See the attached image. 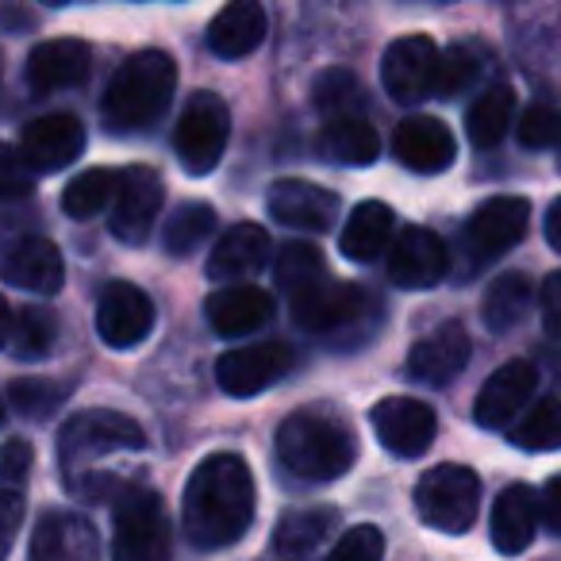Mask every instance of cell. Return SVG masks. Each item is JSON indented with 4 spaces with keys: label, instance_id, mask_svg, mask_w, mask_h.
<instances>
[{
    "label": "cell",
    "instance_id": "12",
    "mask_svg": "<svg viewBox=\"0 0 561 561\" xmlns=\"http://www.w3.org/2000/svg\"><path fill=\"white\" fill-rule=\"evenodd\" d=\"M530 224V201L527 196H492L469 216L466 224V247L473 262H492L523 242Z\"/></svg>",
    "mask_w": 561,
    "mask_h": 561
},
{
    "label": "cell",
    "instance_id": "44",
    "mask_svg": "<svg viewBox=\"0 0 561 561\" xmlns=\"http://www.w3.org/2000/svg\"><path fill=\"white\" fill-rule=\"evenodd\" d=\"M35 170L24 162V154H20V147H9L4 150V193L9 196H27L35 185Z\"/></svg>",
    "mask_w": 561,
    "mask_h": 561
},
{
    "label": "cell",
    "instance_id": "35",
    "mask_svg": "<svg viewBox=\"0 0 561 561\" xmlns=\"http://www.w3.org/2000/svg\"><path fill=\"white\" fill-rule=\"evenodd\" d=\"M507 443L519 446V450H530V454L558 450L561 446V400L558 397L535 400V404L507 427Z\"/></svg>",
    "mask_w": 561,
    "mask_h": 561
},
{
    "label": "cell",
    "instance_id": "25",
    "mask_svg": "<svg viewBox=\"0 0 561 561\" xmlns=\"http://www.w3.org/2000/svg\"><path fill=\"white\" fill-rule=\"evenodd\" d=\"M270 262V231L262 224H234L219 234V242L208 254V273L216 280L242 285L250 273H257Z\"/></svg>",
    "mask_w": 561,
    "mask_h": 561
},
{
    "label": "cell",
    "instance_id": "28",
    "mask_svg": "<svg viewBox=\"0 0 561 561\" xmlns=\"http://www.w3.org/2000/svg\"><path fill=\"white\" fill-rule=\"evenodd\" d=\"M392 231H397V216L385 201H362L358 208L346 216L343 234H339V250L351 262H374L385 247H392Z\"/></svg>",
    "mask_w": 561,
    "mask_h": 561
},
{
    "label": "cell",
    "instance_id": "43",
    "mask_svg": "<svg viewBox=\"0 0 561 561\" xmlns=\"http://www.w3.org/2000/svg\"><path fill=\"white\" fill-rule=\"evenodd\" d=\"M32 461H35V450L27 438H9L4 443V458H0V469H4V481H9V489H20L24 484V477L32 473Z\"/></svg>",
    "mask_w": 561,
    "mask_h": 561
},
{
    "label": "cell",
    "instance_id": "11",
    "mask_svg": "<svg viewBox=\"0 0 561 561\" xmlns=\"http://www.w3.org/2000/svg\"><path fill=\"white\" fill-rule=\"evenodd\" d=\"M438 62H443V50H438L427 35H404V39L392 43L381 58L385 93L400 104L423 101V96L435 93Z\"/></svg>",
    "mask_w": 561,
    "mask_h": 561
},
{
    "label": "cell",
    "instance_id": "38",
    "mask_svg": "<svg viewBox=\"0 0 561 561\" xmlns=\"http://www.w3.org/2000/svg\"><path fill=\"white\" fill-rule=\"evenodd\" d=\"M366 104L362 81L351 70H323L316 78V108L331 119H354V112Z\"/></svg>",
    "mask_w": 561,
    "mask_h": 561
},
{
    "label": "cell",
    "instance_id": "23",
    "mask_svg": "<svg viewBox=\"0 0 561 561\" xmlns=\"http://www.w3.org/2000/svg\"><path fill=\"white\" fill-rule=\"evenodd\" d=\"M204 316H208L211 331L224 339L234 335H254L265 323L273 320V297L250 280L242 285H227V289L211 293L208 305H204Z\"/></svg>",
    "mask_w": 561,
    "mask_h": 561
},
{
    "label": "cell",
    "instance_id": "15",
    "mask_svg": "<svg viewBox=\"0 0 561 561\" xmlns=\"http://www.w3.org/2000/svg\"><path fill=\"white\" fill-rule=\"evenodd\" d=\"M450 270V250L427 227H404L389 247V277L400 289H435Z\"/></svg>",
    "mask_w": 561,
    "mask_h": 561
},
{
    "label": "cell",
    "instance_id": "8",
    "mask_svg": "<svg viewBox=\"0 0 561 561\" xmlns=\"http://www.w3.org/2000/svg\"><path fill=\"white\" fill-rule=\"evenodd\" d=\"M293 358H297L293 346L280 343V339L239 346V351H227L216 358V385L227 397H257V392H265L289 374Z\"/></svg>",
    "mask_w": 561,
    "mask_h": 561
},
{
    "label": "cell",
    "instance_id": "3",
    "mask_svg": "<svg viewBox=\"0 0 561 561\" xmlns=\"http://www.w3.org/2000/svg\"><path fill=\"white\" fill-rule=\"evenodd\" d=\"M142 446H147V431L131 415L93 408V412H78L66 420L62 435H58V469L73 496H85V489L101 473L96 466L108 454H139Z\"/></svg>",
    "mask_w": 561,
    "mask_h": 561
},
{
    "label": "cell",
    "instance_id": "47",
    "mask_svg": "<svg viewBox=\"0 0 561 561\" xmlns=\"http://www.w3.org/2000/svg\"><path fill=\"white\" fill-rule=\"evenodd\" d=\"M20 519H24V496H20V489H9L4 492V550H9L12 538H16Z\"/></svg>",
    "mask_w": 561,
    "mask_h": 561
},
{
    "label": "cell",
    "instance_id": "42",
    "mask_svg": "<svg viewBox=\"0 0 561 561\" xmlns=\"http://www.w3.org/2000/svg\"><path fill=\"white\" fill-rule=\"evenodd\" d=\"M561 139V116L558 108L550 104H530L523 108V119H519V142L530 150H542V147H553Z\"/></svg>",
    "mask_w": 561,
    "mask_h": 561
},
{
    "label": "cell",
    "instance_id": "24",
    "mask_svg": "<svg viewBox=\"0 0 561 561\" xmlns=\"http://www.w3.org/2000/svg\"><path fill=\"white\" fill-rule=\"evenodd\" d=\"M89 47L81 39H47L27 55V85L35 93H58L73 89L89 78Z\"/></svg>",
    "mask_w": 561,
    "mask_h": 561
},
{
    "label": "cell",
    "instance_id": "41",
    "mask_svg": "<svg viewBox=\"0 0 561 561\" xmlns=\"http://www.w3.org/2000/svg\"><path fill=\"white\" fill-rule=\"evenodd\" d=\"M328 561H385V535L374 523H358L331 546Z\"/></svg>",
    "mask_w": 561,
    "mask_h": 561
},
{
    "label": "cell",
    "instance_id": "39",
    "mask_svg": "<svg viewBox=\"0 0 561 561\" xmlns=\"http://www.w3.org/2000/svg\"><path fill=\"white\" fill-rule=\"evenodd\" d=\"M66 392L62 385L47 381V377H16L9 385V404L27 420H50L62 408Z\"/></svg>",
    "mask_w": 561,
    "mask_h": 561
},
{
    "label": "cell",
    "instance_id": "13",
    "mask_svg": "<svg viewBox=\"0 0 561 561\" xmlns=\"http://www.w3.org/2000/svg\"><path fill=\"white\" fill-rule=\"evenodd\" d=\"M535 389H538V369L530 366V362H523V358L504 362V366L481 385V392H477V404H473L477 427H484V431L512 427L523 408L535 400Z\"/></svg>",
    "mask_w": 561,
    "mask_h": 561
},
{
    "label": "cell",
    "instance_id": "32",
    "mask_svg": "<svg viewBox=\"0 0 561 561\" xmlns=\"http://www.w3.org/2000/svg\"><path fill=\"white\" fill-rule=\"evenodd\" d=\"M512 119H515V93H512V85L484 89V93L473 101V108H469V116H466L469 142H473L477 150L500 147V139L507 135Z\"/></svg>",
    "mask_w": 561,
    "mask_h": 561
},
{
    "label": "cell",
    "instance_id": "30",
    "mask_svg": "<svg viewBox=\"0 0 561 561\" xmlns=\"http://www.w3.org/2000/svg\"><path fill=\"white\" fill-rule=\"evenodd\" d=\"M316 150L323 162L339 165H374L381 154V139L366 119H328L316 135Z\"/></svg>",
    "mask_w": 561,
    "mask_h": 561
},
{
    "label": "cell",
    "instance_id": "40",
    "mask_svg": "<svg viewBox=\"0 0 561 561\" xmlns=\"http://www.w3.org/2000/svg\"><path fill=\"white\" fill-rule=\"evenodd\" d=\"M477 78H481V58H477V50L466 47V43H454V47L443 50L435 93L438 96H458V93H466Z\"/></svg>",
    "mask_w": 561,
    "mask_h": 561
},
{
    "label": "cell",
    "instance_id": "22",
    "mask_svg": "<svg viewBox=\"0 0 561 561\" xmlns=\"http://www.w3.org/2000/svg\"><path fill=\"white\" fill-rule=\"evenodd\" d=\"M542 523V500L530 484H507L504 492L492 504V523L489 535L504 558H519L530 542H535V530Z\"/></svg>",
    "mask_w": 561,
    "mask_h": 561
},
{
    "label": "cell",
    "instance_id": "16",
    "mask_svg": "<svg viewBox=\"0 0 561 561\" xmlns=\"http://www.w3.org/2000/svg\"><path fill=\"white\" fill-rule=\"evenodd\" d=\"M293 300V320L297 328L312 331V335H328V331L351 328L354 320L366 316V293L358 285H346V280H316L312 289L297 293Z\"/></svg>",
    "mask_w": 561,
    "mask_h": 561
},
{
    "label": "cell",
    "instance_id": "34",
    "mask_svg": "<svg viewBox=\"0 0 561 561\" xmlns=\"http://www.w3.org/2000/svg\"><path fill=\"white\" fill-rule=\"evenodd\" d=\"M216 234V208L204 201H185L162 227V247L170 257H185L201 250Z\"/></svg>",
    "mask_w": 561,
    "mask_h": 561
},
{
    "label": "cell",
    "instance_id": "26",
    "mask_svg": "<svg viewBox=\"0 0 561 561\" xmlns=\"http://www.w3.org/2000/svg\"><path fill=\"white\" fill-rule=\"evenodd\" d=\"M4 280L12 289L55 297L66 280L62 254H58V247L50 239H20L4 257Z\"/></svg>",
    "mask_w": 561,
    "mask_h": 561
},
{
    "label": "cell",
    "instance_id": "18",
    "mask_svg": "<svg viewBox=\"0 0 561 561\" xmlns=\"http://www.w3.org/2000/svg\"><path fill=\"white\" fill-rule=\"evenodd\" d=\"M16 147L35 173L62 170V165L78 162V154L85 150V127H81V119L70 116V112H50V116L32 119V124L20 131Z\"/></svg>",
    "mask_w": 561,
    "mask_h": 561
},
{
    "label": "cell",
    "instance_id": "36",
    "mask_svg": "<svg viewBox=\"0 0 561 561\" xmlns=\"http://www.w3.org/2000/svg\"><path fill=\"white\" fill-rule=\"evenodd\" d=\"M116 188H119L116 170H104V165L85 170L62 188V211L70 219H78V224L81 219H93V216H101L112 201H116Z\"/></svg>",
    "mask_w": 561,
    "mask_h": 561
},
{
    "label": "cell",
    "instance_id": "2",
    "mask_svg": "<svg viewBox=\"0 0 561 561\" xmlns=\"http://www.w3.org/2000/svg\"><path fill=\"white\" fill-rule=\"evenodd\" d=\"M277 461L297 481H339L358 461V435L351 423L323 408H300L277 427Z\"/></svg>",
    "mask_w": 561,
    "mask_h": 561
},
{
    "label": "cell",
    "instance_id": "48",
    "mask_svg": "<svg viewBox=\"0 0 561 561\" xmlns=\"http://www.w3.org/2000/svg\"><path fill=\"white\" fill-rule=\"evenodd\" d=\"M546 242L561 254V196L550 204V211H546Z\"/></svg>",
    "mask_w": 561,
    "mask_h": 561
},
{
    "label": "cell",
    "instance_id": "46",
    "mask_svg": "<svg viewBox=\"0 0 561 561\" xmlns=\"http://www.w3.org/2000/svg\"><path fill=\"white\" fill-rule=\"evenodd\" d=\"M538 500H542V523L553 535H561V473H553L550 481L542 484Z\"/></svg>",
    "mask_w": 561,
    "mask_h": 561
},
{
    "label": "cell",
    "instance_id": "1",
    "mask_svg": "<svg viewBox=\"0 0 561 561\" xmlns=\"http://www.w3.org/2000/svg\"><path fill=\"white\" fill-rule=\"evenodd\" d=\"M254 473L239 454H208L181 496V527L196 550H227L254 523Z\"/></svg>",
    "mask_w": 561,
    "mask_h": 561
},
{
    "label": "cell",
    "instance_id": "6",
    "mask_svg": "<svg viewBox=\"0 0 561 561\" xmlns=\"http://www.w3.org/2000/svg\"><path fill=\"white\" fill-rule=\"evenodd\" d=\"M415 512L443 535H466L481 512V477L469 466H435L415 484Z\"/></svg>",
    "mask_w": 561,
    "mask_h": 561
},
{
    "label": "cell",
    "instance_id": "4",
    "mask_svg": "<svg viewBox=\"0 0 561 561\" xmlns=\"http://www.w3.org/2000/svg\"><path fill=\"white\" fill-rule=\"evenodd\" d=\"M178 89V66L165 50H139L124 58L104 89V124L112 131H147L165 116Z\"/></svg>",
    "mask_w": 561,
    "mask_h": 561
},
{
    "label": "cell",
    "instance_id": "31",
    "mask_svg": "<svg viewBox=\"0 0 561 561\" xmlns=\"http://www.w3.org/2000/svg\"><path fill=\"white\" fill-rule=\"evenodd\" d=\"M530 305H535V289H530L527 273H500L489 285V293H484V328L504 335V331L519 328L527 320Z\"/></svg>",
    "mask_w": 561,
    "mask_h": 561
},
{
    "label": "cell",
    "instance_id": "27",
    "mask_svg": "<svg viewBox=\"0 0 561 561\" xmlns=\"http://www.w3.org/2000/svg\"><path fill=\"white\" fill-rule=\"evenodd\" d=\"M265 39V9L262 0H227L208 24V47L216 58H247L262 47Z\"/></svg>",
    "mask_w": 561,
    "mask_h": 561
},
{
    "label": "cell",
    "instance_id": "17",
    "mask_svg": "<svg viewBox=\"0 0 561 561\" xmlns=\"http://www.w3.org/2000/svg\"><path fill=\"white\" fill-rule=\"evenodd\" d=\"M150 328H154V305L147 293L131 280H112L96 300V331L104 343L127 351V346H139Z\"/></svg>",
    "mask_w": 561,
    "mask_h": 561
},
{
    "label": "cell",
    "instance_id": "19",
    "mask_svg": "<svg viewBox=\"0 0 561 561\" xmlns=\"http://www.w3.org/2000/svg\"><path fill=\"white\" fill-rule=\"evenodd\" d=\"M27 561H101V535L78 512H43Z\"/></svg>",
    "mask_w": 561,
    "mask_h": 561
},
{
    "label": "cell",
    "instance_id": "21",
    "mask_svg": "<svg viewBox=\"0 0 561 561\" xmlns=\"http://www.w3.org/2000/svg\"><path fill=\"white\" fill-rule=\"evenodd\" d=\"M392 154L412 173H443L458 158V139L435 116H412L392 135Z\"/></svg>",
    "mask_w": 561,
    "mask_h": 561
},
{
    "label": "cell",
    "instance_id": "7",
    "mask_svg": "<svg viewBox=\"0 0 561 561\" xmlns=\"http://www.w3.org/2000/svg\"><path fill=\"white\" fill-rule=\"evenodd\" d=\"M227 135H231V112L216 93H193L185 101V112L173 131V150L185 173L204 178L219 165L227 150Z\"/></svg>",
    "mask_w": 561,
    "mask_h": 561
},
{
    "label": "cell",
    "instance_id": "9",
    "mask_svg": "<svg viewBox=\"0 0 561 561\" xmlns=\"http://www.w3.org/2000/svg\"><path fill=\"white\" fill-rule=\"evenodd\" d=\"M165 201V188L162 178H158L150 165H127L119 173V188H116V201H112V234L127 247H142L154 231V219L162 211Z\"/></svg>",
    "mask_w": 561,
    "mask_h": 561
},
{
    "label": "cell",
    "instance_id": "33",
    "mask_svg": "<svg viewBox=\"0 0 561 561\" xmlns=\"http://www.w3.org/2000/svg\"><path fill=\"white\" fill-rule=\"evenodd\" d=\"M58 339V320L50 308L43 305H24L9 316V354L12 358H47L50 346Z\"/></svg>",
    "mask_w": 561,
    "mask_h": 561
},
{
    "label": "cell",
    "instance_id": "10",
    "mask_svg": "<svg viewBox=\"0 0 561 561\" xmlns=\"http://www.w3.org/2000/svg\"><path fill=\"white\" fill-rule=\"evenodd\" d=\"M369 423L377 431V443L397 458H423L438 435V420L431 404L415 397H385L374 404Z\"/></svg>",
    "mask_w": 561,
    "mask_h": 561
},
{
    "label": "cell",
    "instance_id": "45",
    "mask_svg": "<svg viewBox=\"0 0 561 561\" xmlns=\"http://www.w3.org/2000/svg\"><path fill=\"white\" fill-rule=\"evenodd\" d=\"M538 308H542V323L550 335H561V270L550 273L538 293Z\"/></svg>",
    "mask_w": 561,
    "mask_h": 561
},
{
    "label": "cell",
    "instance_id": "29",
    "mask_svg": "<svg viewBox=\"0 0 561 561\" xmlns=\"http://www.w3.org/2000/svg\"><path fill=\"white\" fill-rule=\"evenodd\" d=\"M335 523V507H297V512H285L277 527H273V550H277L280 561H308L328 542Z\"/></svg>",
    "mask_w": 561,
    "mask_h": 561
},
{
    "label": "cell",
    "instance_id": "37",
    "mask_svg": "<svg viewBox=\"0 0 561 561\" xmlns=\"http://www.w3.org/2000/svg\"><path fill=\"white\" fill-rule=\"evenodd\" d=\"M273 277H277V289L285 297H297V293L312 289L316 280L328 277V262H323L320 247H312V242H289L277 254Z\"/></svg>",
    "mask_w": 561,
    "mask_h": 561
},
{
    "label": "cell",
    "instance_id": "20",
    "mask_svg": "<svg viewBox=\"0 0 561 561\" xmlns=\"http://www.w3.org/2000/svg\"><path fill=\"white\" fill-rule=\"evenodd\" d=\"M469 354H473L469 331L461 328L458 320H446L443 328L423 335L420 343L408 351V377L420 385H431V389L450 385L454 377L469 366Z\"/></svg>",
    "mask_w": 561,
    "mask_h": 561
},
{
    "label": "cell",
    "instance_id": "49",
    "mask_svg": "<svg viewBox=\"0 0 561 561\" xmlns=\"http://www.w3.org/2000/svg\"><path fill=\"white\" fill-rule=\"evenodd\" d=\"M43 4H66V0H43Z\"/></svg>",
    "mask_w": 561,
    "mask_h": 561
},
{
    "label": "cell",
    "instance_id": "5",
    "mask_svg": "<svg viewBox=\"0 0 561 561\" xmlns=\"http://www.w3.org/2000/svg\"><path fill=\"white\" fill-rule=\"evenodd\" d=\"M173 527L154 489H127L112 504V561H170Z\"/></svg>",
    "mask_w": 561,
    "mask_h": 561
},
{
    "label": "cell",
    "instance_id": "14",
    "mask_svg": "<svg viewBox=\"0 0 561 561\" xmlns=\"http://www.w3.org/2000/svg\"><path fill=\"white\" fill-rule=\"evenodd\" d=\"M265 208H270V216L280 227H293V231L305 234H323L339 219V196L331 188L316 185V181L280 178L270 188V196H265Z\"/></svg>",
    "mask_w": 561,
    "mask_h": 561
}]
</instances>
